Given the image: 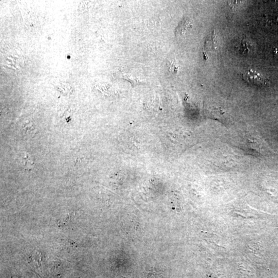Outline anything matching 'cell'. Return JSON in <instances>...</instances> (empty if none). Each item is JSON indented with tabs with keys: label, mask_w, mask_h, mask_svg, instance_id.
<instances>
[{
	"label": "cell",
	"mask_w": 278,
	"mask_h": 278,
	"mask_svg": "<svg viewBox=\"0 0 278 278\" xmlns=\"http://www.w3.org/2000/svg\"><path fill=\"white\" fill-rule=\"evenodd\" d=\"M242 76L246 81L255 86H264L270 84L269 80L252 70L246 72Z\"/></svg>",
	"instance_id": "1"
},
{
	"label": "cell",
	"mask_w": 278,
	"mask_h": 278,
	"mask_svg": "<svg viewBox=\"0 0 278 278\" xmlns=\"http://www.w3.org/2000/svg\"><path fill=\"white\" fill-rule=\"evenodd\" d=\"M235 47L240 54L244 56L250 54L254 50L253 46L250 41L244 38L238 40Z\"/></svg>",
	"instance_id": "2"
},
{
	"label": "cell",
	"mask_w": 278,
	"mask_h": 278,
	"mask_svg": "<svg viewBox=\"0 0 278 278\" xmlns=\"http://www.w3.org/2000/svg\"><path fill=\"white\" fill-rule=\"evenodd\" d=\"M191 26H192L190 25V23L188 20H184L177 28V34H181L180 36H182V34H184Z\"/></svg>",
	"instance_id": "3"
},
{
	"label": "cell",
	"mask_w": 278,
	"mask_h": 278,
	"mask_svg": "<svg viewBox=\"0 0 278 278\" xmlns=\"http://www.w3.org/2000/svg\"><path fill=\"white\" fill-rule=\"evenodd\" d=\"M274 53L275 55L278 57V48H276Z\"/></svg>",
	"instance_id": "4"
}]
</instances>
